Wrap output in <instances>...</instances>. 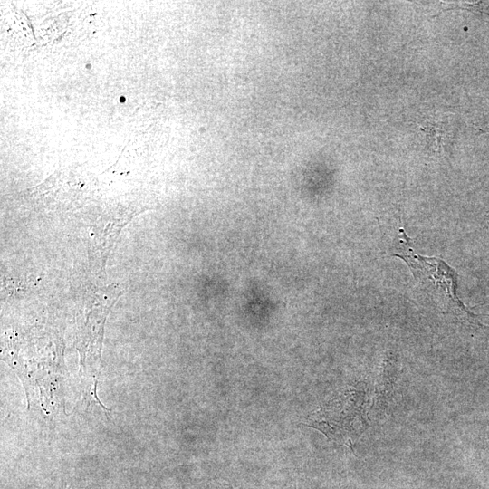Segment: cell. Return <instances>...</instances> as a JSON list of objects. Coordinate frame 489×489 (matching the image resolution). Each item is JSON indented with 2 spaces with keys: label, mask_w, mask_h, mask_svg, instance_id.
<instances>
[{
  "label": "cell",
  "mask_w": 489,
  "mask_h": 489,
  "mask_svg": "<svg viewBox=\"0 0 489 489\" xmlns=\"http://www.w3.org/2000/svg\"><path fill=\"white\" fill-rule=\"evenodd\" d=\"M486 13L489 14V6L486 7Z\"/></svg>",
  "instance_id": "obj_3"
},
{
  "label": "cell",
  "mask_w": 489,
  "mask_h": 489,
  "mask_svg": "<svg viewBox=\"0 0 489 489\" xmlns=\"http://www.w3.org/2000/svg\"><path fill=\"white\" fill-rule=\"evenodd\" d=\"M412 251L408 246L406 253L394 255L407 263L417 283L431 284L432 287L427 291L446 300L448 311L458 320L472 326L484 327L478 321V315L469 311L456 295V272L440 259L418 255Z\"/></svg>",
  "instance_id": "obj_1"
},
{
  "label": "cell",
  "mask_w": 489,
  "mask_h": 489,
  "mask_svg": "<svg viewBox=\"0 0 489 489\" xmlns=\"http://www.w3.org/2000/svg\"><path fill=\"white\" fill-rule=\"evenodd\" d=\"M335 402L330 405L336 410L327 406L317 414L311 425L312 427L322 431L329 438H342L345 434L360 436L354 428L357 424L366 429L368 423L365 418V395L361 391H348Z\"/></svg>",
  "instance_id": "obj_2"
}]
</instances>
